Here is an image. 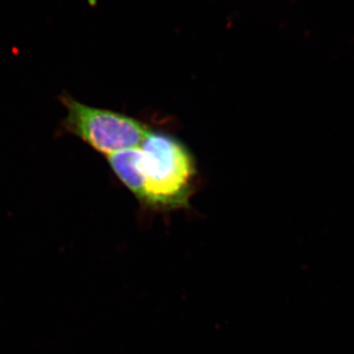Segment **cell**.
<instances>
[{
	"label": "cell",
	"mask_w": 354,
	"mask_h": 354,
	"mask_svg": "<svg viewBox=\"0 0 354 354\" xmlns=\"http://www.w3.org/2000/svg\"><path fill=\"white\" fill-rule=\"evenodd\" d=\"M106 160L144 208L158 213L189 208L197 189L196 160L174 135L151 130L141 145Z\"/></svg>",
	"instance_id": "cell-1"
},
{
	"label": "cell",
	"mask_w": 354,
	"mask_h": 354,
	"mask_svg": "<svg viewBox=\"0 0 354 354\" xmlns=\"http://www.w3.org/2000/svg\"><path fill=\"white\" fill-rule=\"evenodd\" d=\"M58 101L66 109V115L57 134L76 137L106 157L137 148L152 130L143 121L120 111L88 106L66 92L59 95Z\"/></svg>",
	"instance_id": "cell-2"
}]
</instances>
